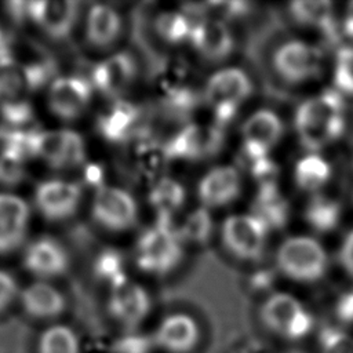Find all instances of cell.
Wrapping results in <instances>:
<instances>
[{
	"mask_svg": "<svg viewBox=\"0 0 353 353\" xmlns=\"http://www.w3.org/2000/svg\"><path fill=\"white\" fill-rule=\"evenodd\" d=\"M91 214L102 228L123 232L137 223L138 205L132 194L125 189L102 185L95 192Z\"/></svg>",
	"mask_w": 353,
	"mask_h": 353,
	"instance_id": "8",
	"label": "cell"
},
{
	"mask_svg": "<svg viewBox=\"0 0 353 353\" xmlns=\"http://www.w3.org/2000/svg\"><path fill=\"white\" fill-rule=\"evenodd\" d=\"M288 353H301V352H288Z\"/></svg>",
	"mask_w": 353,
	"mask_h": 353,
	"instance_id": "43",
	"label": "cell"
},
{
	"mask_svg": "<svg viewBox=\"0 0 353 353\" xmlns=\"http://www.w3.org/2000/svg\"><path fill=\"white\" fill-rule=\"evenodd\" d=\"M222 145V134L214 125L188 124L165 145L170 159L199 160L212 156Z\"/></svg>",
	"mask_w": 353,
	"mask_h": 353,
	"instance_id": "13",
	"label": "cell"
},
{
	"mask_svg": "<svg viewBox=\"0 0 353 353\" xmlns=\"http://www.w3.org/2000/svg\"><path fill=\"white\" fill-rule=\"evenodd\" d=\"M92 85L77 76H61L52 80L48 90V105L51 112L63 119L79 117L90 105Z\"/></svg>",
	"mask_w": 353,
	"mask_h": 353,
	"instance_id": "14",
	"label": "cell"
},
{
	"mask_svg": "<svg viewBox=\"0 0 353 353\" xmlns=\"http://www.w3.org/2000/svg\"><path fill=\"white\" fill-rule=\"evenodd\" d=\"M18 295V284L15 279L4 272L0 270V313L11 306Z\"/></svg>",
	"mask_w": 353,
	"mask_h": 353,
	"instance_id": "38",
	"label": "cell"
},
{
	"mask_svg": "<svg viewBox=\"0 0 353 353\" xmlns=\"http://www.w3.org/2000/svg\"><path fill=\"white\" fill-rule=\"evenodd\" d=\"M339 258H341V263L345 268V270L353 277V230L345 239L342 248H341Z\"/></svg>",
	"mask_w": 353,
	"mask_h": 353,
	"instance_id": "41",
	"label": "cell"
},
{
	"mask_svg": "<svg viewBox=\"0 0 353 353\" xmlns=\"http://www.w3.org/2000/svg\"><path fill=\"white\" fill-rule=\"evenodd\" d=\"M251 214L270 230L272 228H280L287 222L288 207L276 186H263L255 199Z\"/></svg>",
	"mask_w": 353,
	"mask_h": 353,
	"instance_id": "27",
	"label": "cell"
},
{
	"mask_svg": "<svg viewBox=\"0 0 353 353\" xmlns=\"http://www.w3.org/2000/svg\"><path fill=\"white\" fill-rule=\"evenodd\" d=\"M152 341L165 353H190L200 341V327L192 316L172 313L160 321Z\"/></svg>",
	"mask_w": 353,
	"mask_h": 353,
	"instance_id": "16",
	"label": "cell"
},
{
	"mask_svg": "<svg viewBox=\"0 0 353 353\" xmlns=\"http://www.w3.org/2000/svg\"><path fill=\"white\" fill-rule=\"evenodd\" d=\"M33 156L41 157L55 168H72L84 163L85 145L73 130L33 132Z\"/></svg>",
	"mask_w": 353,
	"mask_h": 353,
	"instance_id": "9",
	"label": "cell"
},
{
	"mask_svg": "<svg viewBox=\"0 0 353 353\" xmlns=\"http://www.w3.org/2000/svg\"><path fill=\"white\" fill-rule=\"evenodd\" d=\"M108 310L116 323L127 331H135L150 312V298L143 287L124 279L112 285Z\"/></svg>",
	"mask_w": 353,
	"mask_h": 353,
	"instance_id": "10",
	"label": "cell"
},
{
	"mask_svg": "<svg viewBox=\"0 0 353 353\" xmlns=\"http://www.w3.org/2000/svg\"><path fill=\"white\" fill-rule=\"evenodd\" d=\"M189 43L207 61L219 62L230 55L234 47L233 34L223 19L204 17L193 23Z\"/></svg>",
	"mask_w": 353,
	"mask_h": 353,
	"instance_id": "17",
	"label": "cell"
},
{
	"mask_svg": "<svg viewBox=\"0 0 353 353\" xmlns=\"http://www.w3.org/2000/svg\"><path fill=\"white\" fill-rule=\"evenodd\" d=\"M210 215L207 208H199L193 214H190L182 229L178 230L181 234L182 240H192V241H205L207 237L210 236V229H211V222H210Z\"/></svg>",
	"mask_w": 353,
	"mask_h": 353,
	"instance_id": "33",
	"label": "cell"
},
{
	"mask_svg": "<svg viewBox=\"0 0 353 353\" xmlns=\"http://www.w3.org/2000/svg\"><path fill=\"white\" fill-rule=\"evenodd\" d=\"M294 175L299 189L316 194L328 182L331 165L319 153H307L295 164Z\"/></svg>",
	"mask_w": 353,
	"mask_h": 353,
	"instance_id": "26",
	"label": "cell"
},
{
	"mask_svg": "<svg viewBox=\"0 0 353 353\" xmlns=\"http://www.w3.org/2000/svg\"><path fill=\"white\" fill-rule=\"evenodd\" d=\"M241 190V176L232 165H218L207 171L197 185V196L204 208H218L236 200Z\"/></svg>",
	"mask_w": 353,
	"mask_h": 353,
	"instance_id": "19",
	"label": "cell"
},
{
	"mask_svg": "<svg viewBox=\"0 0 353 353\" xmlns=\"http://www.w3.org/2000/svg\"><path fill=\"white\" fill-rule=\"evenodd\" d=\"M117 345H119L120 353H148L149 349L154 346L152 336L148 339L137 334L125 335L119 341Z\"/></svg>",
	"mask_w": 353,
	"mask_h": 353,
	"instance_id": "39",
	"label": "cell"
},
{
	"mask_svg": "<svg viewBox=\"0 0 353 353\" xmlns=\"http://www.w3.org/2000/svg\"><path fill=\"white\" fill-rule=\"evenodd\" d=\"M137 77V63L127 52H114L98 62L91 74V85L110 99H121Z\"/></svg>",
	"mask_w": 353,
	"mask_h": 353,
	"instance_id": "12",
	"label": "cell"
},
{
	"mask_svg": "<svg viewBox=\"0 0 353 353\" xmlns=\"http://www.w3.org/2000/svg\"><path fill=\"white\" fill-rule=\"evenodd\" d=\"M37 353H80L79 336L68 325H51L40 335Z\"/></svg>",
	"mask_w": 353,
	"mask_h": 353,
	"instance_id": "31",
	"label": "cell"
},
{
	"mask_svg": "<svg viewBox=\"0 0 353 353\" xmlns=\"http://www.w3.org/2000/svg\"><path fill=\"white\" fill-rule=\"evenodd\" d=\"M28 222V204L15 194L0 193V254L10 252L22 243Z\"/></svg>",
	"mask_w": 353,
	"mask_h": 353,
	"instance_id": "20",
	"label": "cell"
},
{
	"mask_svg": "<svg viewBox=\"0 0 353 353\" xmlns=\"http://www.w3.org/2000/svg\"><path fill=\"white\" fill-rule=\"evenodd\" d=\"M335 314L342 323L353 324V291H347L338 298Z\"/></svg>",
	"mask_w": 353,
	"mask_h": 353,
	"instance_id": "40",
	"label": "cell"
},
{
	"mask_svg": "<svg viewBox=\"0 0 353 353\" xmlns=\"http://www.w3.org/2000/svg\"><path fill=\"white\" fill-rule=\"evenodd\" d=\"M261 321L273 334L298 341L305 338L313 328V317L299 299L287 292L269 295L259 310Z\"/></svg>",
	"mask_w": 353,
	"mask_h": 353,
	"instance_id": "4",
	"label": "cell"
},
{
	"mask_svg": "<svg viewBox=\"0 0 353 353\" xmlns=\"http://www.w3.org/2000/svg\"><path fill=\"white\" fill-rule=\"evenodd\" d=\"M248 74L239 68H223L210 76L204 87V99L214 110L216 121H229L251 95Z\"/></svg>",
	"mask_w": 353,
	"mask_h": 353,
	"instance_id": "5",
	"label": "cell"
},
{
	"mask_svg": "<svg viewBox=\"0 0 353 353\" xmlns=\"http://www.w3.org/2000/svg\"><path fill=\"white\" fill-rule=\"evenodd\" d=\"M341 208L334 199L323 194H313L306 205L305 216L307 223L317 232H330L339 222Z\"/></svg>",
	"mask_w": 353,
	"mask_h": 353,
	"instance_id": "30",
	"label": "cell"
},
{
	"mask_svg": "<svg viewBox=\"0 0 353 353\" xmlns=\"http://www.w3.org/2000/svg\"><path fill=\"white\" fill-rule=\"evenodd\" d=\"M273 66L287 83H306L320 74L323 52L319 47L303 40H288L274 51Z\"/></svg>",
	"mask_w": 353,
	"mask_h": 353,
	"instance_id": "7",
	"label": "cell"
},
{
	"mask_svg": "<svg viewBox=\"0 0 353 353\" xmlns=\"http://www.w3.org/2000/svg\"><path fill=\"white\" fill-rule=\"evenodd\" d=\"M283 121L270 109H258L241 125L243 150L247 159L268 157L283 137Z\"/></svg>",
	"mask_w": 353,
	"mask_h": 353,
	"instance_id": "11",
	"label": "cell"
},
{
	"mask_svg": "<svg viewBox=\"0 0 353 353\" xmlns=\"http://www.w3.org/2000/svg\"><path fill=\"white\" fill-rule=\"evenodd\" d=\"M95 269L101 277L110 283V285H114L127 279L123 274V263L120 255L114 251L102 252V255L97 261Z\"/></svg>",
	"mask_w": 353,
	"mask_h": 353,
	"instance_id": "35",
	"label": "cell"
},
{
	"mask_svg": "<svg viewBox=\"0 0 353 353\" xmlns=\"http://www.w3.org/2000/svg\"><path fill=\"white\" fill-rule=\"evenodd\" d=\"M80 4L73 0H47L30 1L29 17L51 39H66L79 18Z\"/></svg>",
	"mask_w": 353,
	"mask_h": 353,
	"instance_id": "18",
	"label": "cell"
},
{
	"mask_svg": "<svg viewBox=\"0 0 353 353\" xmlns=\"http://www.w3.org/2000/svg\"><path fill=\"white\" fill-rule=\"evenodd\" d=\"M0 112L3 119L12 125H22L32 119V108L25 98L1 105Z\"/></svg>",
	"mask_w": 353,
	"mask_h": 353,
	"instance_id": "37",
	"label": "cell"
},
{
	"mask_svg": "<svg viewBox=\"0 0 353 353\" xmlns=\"http://www.w3.org/2000/svg\"><path fill=\"white\" fill-rule=\"evenodd\" d=\"M185 197L183 186L168 176H159L149 190V203L159 219L170 221L182 208Z\"/></svg>",
	"mask_w": 353,
	"mask_h": 353,
	"instance_id": "25",
	"label": "cell"
},
{
	"mask_svg": "<svg viewBox=\"0 0 353 353\" xmlns=\"http://www.w3.org/2000/svg\"><path fill=\"white\" fill-rule=\"evenodd\" d=\"M34 199L39 211L47 219L62 221L76 212L81 200V188L76 182L50 179L37 186Z\"/></svg>",
	"mask_w": 353,
	"mask_h": 353,
	"instance_id": "15",
	"label": "cell"
},
{
	"mask_svg": "<svg viewBox=\"0 0 353 353\" xmlns=\"http://www.w3.org/2000/svg\"><path fill=\"white\" fill-rule=\"evenodd\" d=\"M193 21L185 11H164L154 22L156 32L168 44H181L190 40Z\"/></svg>",
	"mask_w": 353,
	"mask_h": 353,
	"instance_id": "29",
	"label": "cell"
},
{
	"mask_svg": "<svg viewBox=\"0 0 353 353\" xmlns=\"http://www.w3.org/2000/svg\"><path fill=\"white\" fill-rule=\"evenodd\" d=\"M25 159L11 150H4L0 154V183L17 185L25 176Z\"/></svg>",
	"mask_w": 353,
	"mask_h": 353,
	"instance_id": "34",
	"label": "cell"
},
{
	"mask_svg": "<svg viewBox=\"0 0 353 353\" xmlns=\"http://www.w3.org/2000/svg\"><path fill=\"white\" fill-rule=\"evenodd\" d=\"M182 244L183 240L178 229L167 219H157L138 237L137 265L150 274H167L181 262Z\"/></svg>",
	"mask_w": 353,
	"mask_h": 353,
	"instance_id": "2",
	"label": "cell"
},
{
	"mask_svg": "<svg viewBox=\"0 0 353 353\" xmlns=\"http://www.w3.org/2000/svg\"><path fill=\"white\" fill-rule=\"evenodd\" d=\"M269 229L252 214L229 215L221 229L223 245L237 258L256 261L262 256Z\"/></svg>",
	"mask_w": 353,
	"mask_h": 353,
	"instance_id": "6",
	"label": "cell"
},
{
	"mask_svg": "<svg viewBox=\"0 0 353 353\" xmlns=\"http://www.w3.org/2000/svg\"><path fill=\"white\" fill-rule=\"evenodd\" d=\"M121 17L108 4H94L85 17V37L92 47L108 48L121 33Z\"/></svg>",
	"mask_w": 353,
	"mask_h": 353,
	"instance_id": "24",
	"label": "cell"
},
{
	"mask_svg": "<svg viewBox=\"0 0 353 353\" xmlns=\"http://www.w3.org/2000/svg\"><path fill=\"white\" fill-rule=\"evenodd\" d=\"M320 353H353V336L342 331L328 330L323 334Z\"/></svg>",
	"mask_w": 353,
	"mask_h": 353,
	"instance_id": "36",
	"label": "cell"
},
{
	"mask_svg": "<svg viewBox=\"0 0 353 353\" xmlns=\"http://www.w3.org/2000/svg\"><path fill=\"white\" fill-rule=\"evenodd\" d=\"M23 263L39 277H55L68 270L69 256L61 243L51 237H41L28 245Z\"/></svg>",
	"mask_w": 353,
	"mask_h": 353,
	"instance_id": "21",
	"label": "cell"
},
{
	"mask_svg": "<svg viewBox=\"0 0 353 353\" xmlns=\"http://www.w3.org/2000/svg\"><path fill=\"white\" fill-rule=\"evenodd\" d=\"M138 121L139 112L137 106L124 99H117L101 114L98 120V130L106 141L123 143L135 135Z\"/></svg>",
	"mask_w": 353,
	"mask_h": 353,
	"instance_id": "22",
	"label": "cell"
},
{
	"mask_svg": "<svg viewBox=\"0 0 353 353\" xmlns=\"http://www.w3.org/2000/svg\"><path fill=\"white\" fill-rule=\"evenodd\" d=\"M343 128V101L338 91L310 97L295 112L298 138L310 153H316L339 138Z\"/></svg>",
	"mask_w": 353,
	"mask_h": 353,
	"instance_id": "1",
	"label": "cell"
},
{
	"mask_svg": "<svg viewBox=\"0 0 353 353\" xmlns=\"http://www.w3.org/2000/svg\"><path fill=\"white\" fill-rule=\"evenodd\" d=\"M336 91L353 94V47H342L336 52L334 66Z\"/></svg>",
	"mask_w": 353,
	"mask_h": 353,
	"instance_id": "32",
	"label": "cell"
},
{
	"mask_svg": "<svg viewBox=\"0 0 353 353\" xmlns=\"http://www.w3.org/2000/svg\"><path fill=\"white\" fill-rule=\"evenodd\" d=\"M290 12L301 25L317 28L327 33L334 30L332 4L330 1H294L290 4Z\"/></svg>",
	"mask_w": 353,
	"mask_h": 353,
	"instance_id": "28",
	"label": "cell"
},
{
	"mask_svg": "<svg viewBox=\"0 0 353 353\" xmlns=\"http://www.w3.org/2000/svg\"><path fill=\"white\" fill-rule=\"evenodd\" d=\"M343 32L349 37H353V3L349 4L347 14H346L345 21H343Z\"/></svg>",
	"mask_w": 353,
	"mask_h": 353,
	"instance_id": "42",
	"label": "cell"
},
{
	"mask_svg": "<svg viewBox=\"0 0 353 353\" xmlns=\"http://www.w3.org/2000/svg\"><path fill=\"white\" fill-rule=\"evenodd\" d=\"M276 265L291 280L314 283L324 276L328 256L316 239L310 236H292L280 244L276 252Z\"/></svg>",
	"mask_w": 353,
	"mask_h": 353,
	"instance_id": "3",
	"label": "cell"
},
{
	"mask_svg": "<svg viewBox=\"0 0 353 353\" xmlns=\"http://www.w3.org/2000/svg\"><path fill=\"white\" fill-rule=\"evenodd\" d=\"M21 305L32 319L52 320L65 312L66 301L55 287L37 281L21 292Z\"/></svg>",
	"mask_w": 353,
	"mask_h": 353,
	"instance_id": "23",
	"label": "cell"
}]
</instances>
